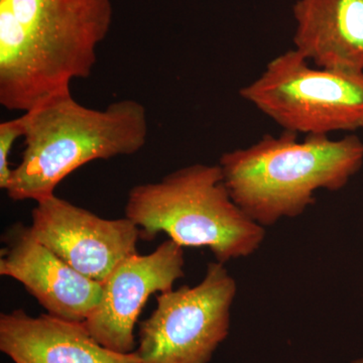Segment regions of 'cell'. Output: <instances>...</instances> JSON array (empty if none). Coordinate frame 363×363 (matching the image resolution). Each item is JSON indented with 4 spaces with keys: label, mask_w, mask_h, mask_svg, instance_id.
I'll list each match as a JSON object with an SVG mask.
<instances>
[{
    "label": "cell",
    "mask_w": 363,
    "mask_h": 363,
    "mask_svg": "<svg viewBox=\"0 0 363 363\" xmlns=\"http://www.w3.org/2000/svg\"><path fill=\"white\" fill-rule=\"evenodd\" d=\"M238 284L220 262L204 278L156 296V309L138 326L135 352L143 363H209L230 330Z\"/></svg>",
    "instance_id": "obj_6"
},
{
    "label": "cell",
    "mask_w": 363,
    "mask_h": 363,
    "mask_svg": "<svg viewBox=\"0 0 363 363\" xmlns=\"http://www.w3.org/2000/svg\"><path fill=\"white\" fill-rule=\"evenodd\" d=\"M229 194L260 226L297 218L316 202L319 190L336 192L363 166V142L355 135L332 140L284 130L262 136L219 160Z\"/></svg>",
    "instance_id": "obj_2"
},
{
    "label": "cell",
    "mask_w": 363,
    "mask_h": 363,
    "mask_svg": "<svg viewBox=\"0 0 363 363\" xmlns=\"http://www.w3.org/2000/svg\"><path fill=\"white\" fill-rule=\"evenodd\" d=\"M111 0H0V104L32 111L90 77Z\"/></svg>",
    "instance_id": "obj_1"
},
{
    "label": "cell",
    "mask_w": 363,
    "mask_h": 363,
    "mask_svg": "<svg viewBox=\"0 0 363 363\" xmlns=\"http://www.w3.org/2000/svg\"><path fill=\"white\" fill-rule=\"evenodd\" d=\"M13 362L14 363H28V362H25V360H21V359L14 360Z\"/></svg>",
    "instance_id": "obj_14"
},
{
    "label": "cell",
    "mask_w": 363,
    "mask_h": 363,
    "mask_svg": "<svg viewBox=\"0 0 363 363\" xmlns=\"http://www.w3.org/2000/svg\"><path fill=\"white\" fill-rule=\"evenodd\" d=\"M0 274L16 279L51 316L83 323L99 304L101 283L88 279L45 247L30 226L14 223L2 235Z\"/></svg>",
    "instance_id": "obj_9"
},
{
    "label": "cell",
    "mask_w": 363,
    "mask_h": 363,
    "mask_svg": "<svg viewBox=\"0 0 363 363\" xmlns=\"http://www.w3.org/2000/svg\"><path fill=\"white\" fill-rule=\"evenodd\" d=\"M26 114L25 150L6 190L16 202L51 197L76 169L97 160L133 156L149 136L147 111L135 99L95 109L81 104L69 91Z\"/></svg>",
    "instance_id": "obj_3"
},
{
    "label": "cell",
    "mask_w": 363,
    "mask_h": 363,
    "mask_svg": "<svg viewBox=\"0 0 363 363\" xmlns=\"http://www.w3.org/2000/svg\"><path fill=\"white\" fill-rule=\"evenodd\" d=\"M240 95L284 130L298 135L363 128V72L312 66L295 49L269 62Z\"/></svg>",
    "instance_id": "obj_5"
},
{
    "label": "cell",
    "mask_w": 363,
    "mask_h": 363,
    "mask_svg": "<svg viewBox=\"0 0 363 363\" xmlns=\"http://www.w3.org/2000/svg\"><path fill=\"white\" fill-rule=\"evenodd\" d=\"M0 351L28 363H143L135 351L107 350L82 323L23 309L0 315Z\"/></svg>",
    "instance_id": "obj_10"
},
{
    "label": "cell",
    "mask_w": 363,
    "mask_h": 363,
    "mask_svg": "<svg viewBox=\"0 0 363 363\" xmlns=\"http://www.w3.org/2000/svg\"><path fill=\"white\" fill-rule=\"evenodd\" d=\"M33 233L88 279L104 283L124 259L136 255L138 227L126 218L106 219L52 195L35 202Z\"/></svg>",
    "instance_id": "obj_7"
},
{
    "label": "cell",
    "mask_w": 363,
    "mask_h": 363,
    "mask_svg": "<svg viewBox=\"0 0 363 363\" xmlns=\"http://www.w3.org/2000/svg\"><path fill=\"white\" fill-rule=\"evenodd\" d=\"M184 269V247L169 238L149 255H131L101 283L99 304L82 324L107 350L135 352V325L145 303L152 294L173 290Z\"/></svg>",
    "instance_id": "obj_8"
},
{
    "label": "cell",
    "mask_w": 363,
    "mask_h": 363,
    "mask_svg": "<svg viewBox=\"0 0 363 363\" xmlns=\"http://www.w3.org/2000/svg\"><path fill=\"white\" fill-rule=\"evenodd\" d=\"M28 128V114L0 123V188L6 191L9 187L13 169L9 166V155L14 143L20 138H23Z\"/></svg>",
    "instance_id": "obj_12"
},
{
    "label": "cell",
    "mask_w": 363,
    "mask_h": 363,
    "mask_svg": "<svg viewBox=\"0 0 363 363\" xmlns=\"http://www.w3.org/2000/svg\"><path fill=\"white\" fill-rule=\"evenodd\" d=\"M294 49L320 68L363 72V0H298Z\"/></svg>",
    "instance_id": "obj_11"
},
{
    "label": "cell",
    "mask_w": 363,
    "mask_h": 363,
    "mask_svg": "<svg viewBox=\"0 0 363 363\" xmlns=\"http://www.w3.org/2000/svg\"><path fill=\"white\" fill-rule=\"evenodd\" d=\"M124 216L143 240L166 233L183 247L209 248L223 264L253 255L266 238V228L233 201L219 164H191L161 181L135 186Z\"/></svg>",
    "instance_id": "obj_4"
},
{
    "label": "cell",
    "mask_w": 363,
    "mask_h": 363,
    "mask_svg": "<svg viewBox=\"0 0 363 363\" xmlns=\"http://www.w3.org/2000/svg\"><path fill=\"white\" fill-rule=\"evenodd\" d=\"M352 363H363V357L358 358V359L354 360Z\"/></svg>",
    "instance_id": "obj_13"
}]
</instances>
